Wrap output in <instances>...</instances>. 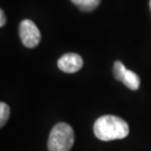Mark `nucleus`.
Segmentation results:
<instances>
[{
    "mask_svg": "<svg viewBox=\"0 0 151 151\" xmlns=\"http://www.w3.org/2000/svg\"><path fill=\"white\" fill-rule=\"evenodd\" d=\"M93 132L98 139L103 141L122 139L128 137L129 127L122 118L105 115L95 121Z\"/></svg>",
    "mask_w": 151,
    "mask_h": 151,
    "instance_id": "obj_1",
    "label": "nucleus"
},
{
    "mask_svg": "<svg viewBox=\"0 0 151 151\" xmlns=\"http://www.w3.org/2000/svg\"><path fill=\"white\" fill-rule=\"evenodd\" d=\"M58 68L64 73H76L80 71L83 66V58L76 53H67L64 54L61 58L58 60Z\"/></svg>",
    "mask_w": 151,
    "mask_h": 151,
    "instance_id": "obj_4",
    "label": "nucleus"
},
{
    "mask_svg": "<svg viewBox=\"0 0 151 151\" xmlns=\"http://www.w3.org/2000/svg\"><path fill=\"white\" fill-rule=\"evenodd\" d=\"M0 19H1V21H0V27H3L6 23L5 14H4V12H3V10L0 11Z\"/></svg>",
    "mask_w": 151,
    "mask_h": 151,
    "instance_id": "obj_9",
    "label": "nucleus"
},
{
    "mask_svg": "<svg viewBox=\"0 0 151 151\" xmlns=\"http://www.w3.org/2000/svg\"><path fill=\"white\" fill-rule=\"evenodd\" d=\"M123 83L129 89L137 90L138 89L139 84H140L139 77L135 73H134L132 71L128 70L125 75V78H124V80H123Z\"/></svg>",
    "mask_w": 151,
    "mask_h": 151,
    "instance_id": "obj_5",
    "label": "nucleus"
},
{
    "mask_svg": "<svg viewBox=\"0 0 151 151\" xmlns=\"http://www.w3.org/2000/svg\"><path fill=\"white\" fill-rule=\"evenodd\" d=\"M71 1L76 6H78L80 10L84 12L94 10L100 3V0H71Z\"/></svg>",
    "mask_w": 151,
    "mask_h": 151,
    "instance_id": "obj_6",
    "label": "nucleus"
},
{
    "mask_svg": "<svg viewBox=\"0 0 151 151\" xmlns=\"http://www.w3.org/2000/svg\"><path fill=\"white\" fill-rule=\"evenodd\" d=\"M127 68L125 67V65L123 64L121 61H116L114 63V67H113V74L114 77L117 81H123L125 75L127 73Z\"/></svg>",
    "mask_w": 151,
    "mask_h": 151,
    "instance_id": "obj_7",
    "label": "nucleus"
},
{
    "mask_svg": "<svg viewBox=\"0 0 151 151\" xmlns=\"http://www.w3.org/2000/svg\"><path fill=\"white\" fill-rule=\"evenodd\" d=\"M10 116V107L4 102L0 103V126L3 127Z\"/></svg>",
    "mask_w": 151,
    "mask_h": 151,
    "instance_id": "obj_8",
    "label": "nucleus"
},
{
    "mask_svg": "<svg viewBox=\"0 0 151 151\" xmlns=\"http://www.w3.org/2000/svg\"><path fill=\"white\" fill-rule=\"evenodd\" d=\"M149 5H150V10H151V0H150V3H149Z\"/></svg>",
    "mask_w": 151,
    "mask_h": 151,
    "instance_id": "obj_10",
    "label": "nucleus"
},
{
    "mask_svg": "<svg viewBox=\"0 0 151 151\" xmlns=\"http://www.w3.org/2000/svg\"><path fill=\"white\" fill-rule=\"evenodd\" d=\"M19 35L23 44L28 48L37 46L41 39L38 28L31 20L22 21L19 27Z\"/></svg>",
    "mask_w": 151,
    "mask_h": 151,
    "instance_id": "obj_3",
    "label": "nucleus"
},
{
    "mask_svg": "<svg viewBox=\"0 0 151 151\" xmlns=\"http://www.w3.org/2000/svg\"><path fill=\"white\" fill-rule=\"evenodd\" d=\"M75 142V134L70 125L59 123L53 127L48 137L49 151H70Z\"/></svg>",
    "mask_w": 151,
    "mask_h": 151,
    "instance_id": "obj_2",
    "label": "nucleus"
}]
</instances>
